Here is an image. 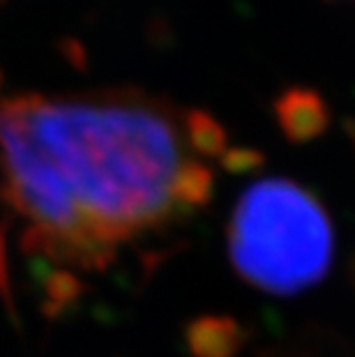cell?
<instances>
[{
  "mask_svg": "<svg viewBox=\"0 0 355 357\" xmlns=\"http://www.w3.org/2000/svg\"><path fill=\"white\" fill-rule=\"evenodd\" d=\"M226 235L233 270L270 295L319 286L335 258V226L326 205L289 178L249 185L233 205Z\"/></svg>",
  "mask_w": 355,
  "mask_h": 357,
  "instance_id": "2",
  "label": "cell"
},
{
  "mask_svg": "<svg viewBox=\"0 0 355 357\" xmlns=\"http://www.w3.org/2000/svg\"><path fill=\"white\" fill-rule=\"evenodd\" d=\"M279 116L286 132L296 139H307L321 132L326 116H323V104L312 93H291L282 100Z\"/></svg>",
  "mask_w": 355,
  "mask_h": 357,
  "instance_id": "3",
  "label": "cell"
},
{
  "mask_svg": "<svg viewBox=\"0 0 355 357\" xmlns=\"http://www.w3.org/2000/svg\"><path fill=\"white\" fill-rule=\"evenodd\" d=\"M224 148L206 113L130 90L0 102V178L26 245L81 270L199 210Z\"/></svg>",
  "mask_w": 355,
  "mask_h": 357,
  "instance_id": "1",
  "label": "cell"
}]
</instances>
